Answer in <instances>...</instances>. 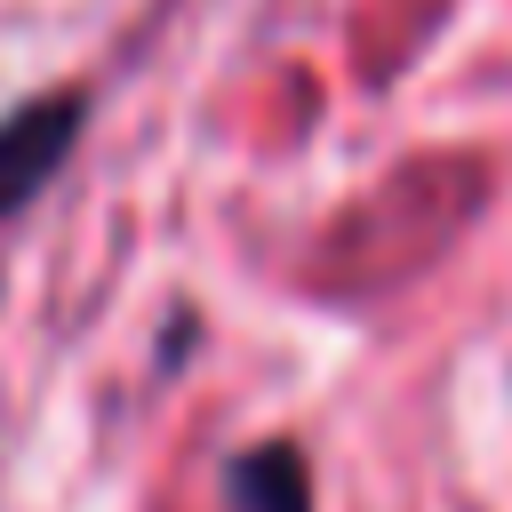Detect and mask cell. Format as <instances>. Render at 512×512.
<instances>
[{"label": "cell", "instance_id": "obj_2", "mask_svg": "<svg viewBox=\"0 0 512 512\" xmlns=\"http://www.w3.org/2000/svg\"><path fill=\"white\" fill-rule=\"evenodd\" d=\"M224 512H312V464L296 440H256L224 456Z\"/></svg>", "mask_w": 512, "mask_h": 512}, {"label": "cell", "instance_id": "obj_1", "mask_svg": "<svg viewBox=\"0 0 512 512\" xmlns=\"http://www.w3.org/2000/svg\"><path fill=\"white\" fill-rule=\"evenodd\" d=\"M80 128H88V88H40L0 112V224L24 216L64 176V160L80 152Z\"/></svg>", "mask_w": 512, "mask_h": 512}]
</instances>
